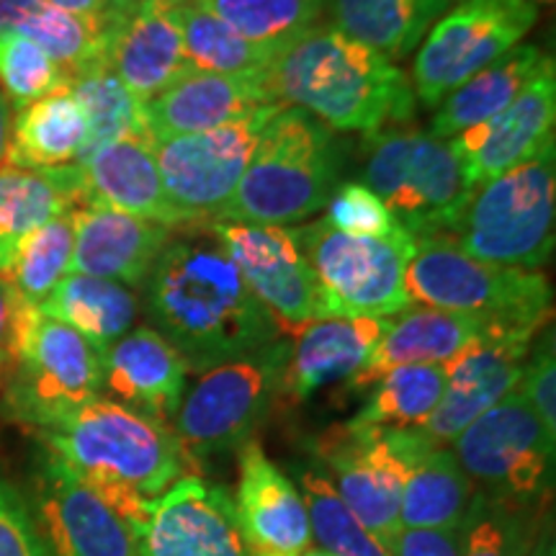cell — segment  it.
I'll return each mask as SVG.
<instances>
[{"label":"cell","mask_w":556,"mask_h":556,"mask_svg":"<svg viewBox=\"0 0 556 556\" xmlns=\"http://www.w3.org/2000/svg\"><path fill=\"white\" fill-rule=\"evenodd\" d=\"M454 0H330L332 26L387 60L417 50Z\"/></svg>","instance_id":"33"},{"label":"cell","mask_w":556,"mask_h":556,"mask_svg":"<svg viewBox=\"0 0 556 556\" xmlns=\"http://www.w3.org/2000/svg\"><path fill=\"white\" fill-rule=\"evenodd\" d=\"M268 103L274 101L258 75H219L191 67L144 103V116L150 139L160 142L217 129Z\"/></svg>","instance_id":"25"},{"label":"cell","mask_w":556,"mask_h":556,"mask_svg":"<svg viewBox=\"0 0 556 556\" xmlns=\"http://www.w3.org/2000/svg\"><path fill=\"white\" fill-rule=\"evenodd\" d=\"M270 101L307 111L332 131L402 127L415 114L413 83L384 54L317 24L276 52L263 73Z\"/></svg>","instance_id":"2"},{"label":"cell","mask_w":556,"mask_h":556,"mask_svg":"<svg viewBox=\"0 0 556 556\" xmlns=\"http://www.w3.org/2000/svg\"><path fill=\"white\" fill-rule=\"evenodd\" d=\"M556 150L477 186L454 242L492 266L541 270L554 253Z\"/></svg>","instance_id":"8"},{"label":"cell","mask_w":556,"mask_h":556,"mask_svg":"<svg viewBox=\"0 0 556 556\" xmlns=\"http://www.w3.org/2000/svg\"><path fill=\"white\" fill-rule=\"evenodd\" d=\"M451 451L475 495L490 503L541 513L552 497L556 438L518 389L479 415Z\"/></svg>","instance_id":"10"},{"label":"cell","mask_w":556,"mask_h":556,"mask_svg":"<svg viewBox=\"0 0 556 556\" xmlns=\"http://www.w3.org/2000/svg\"><path fill=\"white\" fill-rule=\"evenodd\" d=\"M0 90L16 109L67 86V75L50 54L18 34H0Z\"/></svg>","instance_id":"42"},{"label":"cell","mask_w":556,"mask_h":556,"mask_svg":"<svg viewBox=\"0 0 556 556\" xmlns=\"http://www.w3.org/2000/svg\"><path fill=\"white\" fill-rule=\"evenodd\" d=\"M142 289L150 328L176 348L189 371L204 374L281 338L274 315L204 225L170 238Z\"/></svg>","instance_id":"1"},{"label":"cell","mask_w":556,"mask_h":556,"mask_svg":"<svg viewBox=\"0 0 556 556\" xmlns=\"http://www.w3.org/2000/svg\"><path fill=\"white\" fill-rule=\"evenodd\" d=\"M546 60L548 54L541 52L539 47L516 45L475 78L451 90L446 99L438 103L428 131L441 139H454L477 124L495 119L518 99L520 90L536 78Z\"/></svg>","instance_id":"29"},{"label":"cell","mask_w":556,"mask_h":556,"mask_svg":"<svg viewBox=\"0 0 556 556\" xmlns=\"http://www.w3.org/2000/svg\"><path fill=\"white\" fill-rule=\"evenodd\" d=\"M139 302L142 299L135 291L116 281L67 274L39 312L73 328L99 353H106L135 328Z\"/></svg>","instance_id":"32"},{"label":"cell","mask_w":556,"mask_h":556,"mask_svg":"<svg viewBox=\"0 0 556 556\" xmlns=\"http://www.w3.org/2000/svg\"><path fill=\"white\" fill-rule=\"evenodd\" d=\"M248 289L274 315L278 330L296 336L315 319L332 317L330 299L299 245L294 227L208 222Z\"/></svg>","instance_id":"15"},{"label":"cell","mask_w":556,"mask_h":556,"mask_svg":"<svg viewBox=\"0 0 556 556\" xmlns=\"http://www.w3.org/2000/svg\"><path fill=\"white\" fill-rule=\"evenodd\" d=\"M389 319L325 317L296 332L283 368L281 394L291 402L315 397L319 389L351 381L384 336Z\"/></svg>","instance_id":"27"},{"label":"cell","mask_w":556,"mask_h":556,"mask_svg":"<svg viewBox=\"0 0 556 556\" xmlns=\"http://www.w3.org/2000/svg\"><path fill=\"white\" fill-rule=\"evenodd\" d=\"M405 287L413 304L475 315L497 332L536 338L552 319V283L541 270L482 263L446 235L413 240Z\"/></svg>","instance_id":"5"},{"label":"cell","mask_w":556,"mask_h":556,"mask_svg":"<svg viewBox=\"0 0 556 556\" xmlns=\"http://www.w3.org/2000/svg\"><path fill=\"white\" fill-rule=\"evenodd\" d=\"M34 309L37 307L26 304L18 296V291L11 287V281L0 278V392H3L13 368L21 330H24L26 319H29Z\"/></svg>","instance_id":"46"},{"label":"cell","mask_w":556,"mask_h":556,"mask_svg":"<svg viewBox=\"0 0 556 556\" xmlns=\"http://www.w3.org/2000/svg\"><path fill=\"white\" fill-rule=\"evenodd\" d=\"M26 497L52 556H139L129 526L45 451Z\"/></svg>","instance_id":"16"},{"label":"cell","mask_w":556,"mask_h":556,"mask_svg":"<svg viewBox=\"0 0 556 556\" xmlns=\"http://www.w3.org/2000/svg\"><path fill=\"white\" fill-rule=\"evenodd\" d=\"M296 482L307 505L312 544L332 556H389L387 548L348 510L328 475L317 464H304L302 469H296Z\"/></svg>","instance_id":"38"},{"label":"cell","mask_w":556,"mask_h":556,"mask_svg":"<svg viewBox=\"0 0 556 556\" xmlns=\"http://www.w3.org/2000/svg\"><path fill=\"white\" fill-rule=\"evenodd\" d=\"M325 225L353 238L400 240L409 238L392 217L384 201L364 184H340L328 201Z\"/></svg>","instance_id":"43"},{"label":"cell","mask_w":556,"mask_h":556,"mask_svg":"<svg viewBox=\"0 0 556 556\" xmlns=\"http://www.w3.org/2000/svg\"><path fill=\"white\" fill-rule=\"evenodd\" d=\"M186 62L193 70L219 75H258L263 78L276 52L240 37L232 26L206 11L199 0L173 5Z\"/></svg>","instance_id":"35"},{"label":"cell","mask_w":556,"mask_h":556,"mask_svg":"<svg viewBox=\"0 0 556 556\" xmlns=\"http://www.w3.org/2000/svg\"><path fill=\"white\" fill-rule=\"evenodd\" d=\"M289 351L291 343L278 338L250 356L199 374L170 422L189 467L235 454L253 441L281 397Z\"/></svg>","instance_id":"7"},{"label":"cell","mask_w":556,"mask_h":556,"mask_svg":"<svg viewBox=\"0 0 556 556\" xmlns=\"http://www.w3.org/2000/svg\"><path fill=\"white\" fill-rule=\"evenodd\" d=\"M446 389V366H400L374 384L353 426L379 430H422Z\"/></svg>","instance_id":"36"},{"label":"cell","mask_w":556,"mask_h":556,"mask_svg":"<svg viewBox=\"0 0 556 556\" xmlns=\"http://www.w3.org/2000/svg\"><path fill=\"white\" fill-rule=\"evenodd\" d=\"M37 435L41 451L90 486L137 539L152 503L189 469L168 426L106 397Z\"/></svg>","instance_id":"3"},{"label":"cell","mask_w":556,"mask_h":556,"mask_svg":"<svg viewBox=\"0 0 556 556\" xmlns=\"http://www.w3.org/2000/svg\"><path fill=\"white\" fill-rule=\"evenodd\" d=\"M0 556H52L29 497L0 467Z\"/></svg>","instance_id":"44"},{"label":"cell","mask_w":556,"mask_h":556,"mask_svg":"<svg viewBox=\"0 0 556 556\" xmlns=\"http://www.w3.org/2000/svg\"><path fill=\"white\" fill-rule=\"evenodd\" d=\"M278 109V103H268L217 129L152 142L165 197L178 214L180 229L208 225L225 214L263 127Z\"/></svg>","instance_id":"12"},{"label":"cell","mask_w":556,"mask_h":556,"mask_svg":"<svg viewBox=\"0 0 556 556\" xmlns=\"http://www.w3.org/2000/svg\"><path fill=\"white\" fill-rule=\"evenodd\" d=\"M528 556H556V546H554V528H552V518H548L546 526H541L536 541H533L531 552Z\"/></svg>","instance_id":"50"},{"label":"cell","mask_w":556,"mask_h":556,"mask_svg":"<svg viewBox=\"0 0 556 556\" xmlns=\"http://www.w3.org/2000/svg\"><path fill=\"white\" fill-rule=\"evenodd\" d=\"M490 325L462 312L409 307L389 319L384 336L366 366L348 381L351 392L371 389L384 374L400 366H448L451 361L492 336Z\"/></svg>","instance_id":"26"},{"label":"cell","mask_w":556,"mask_h":556,"mask_svg":"<svg viewBox=\"0 0 556 556\" xmlns=\"http://www.w3.org/2000/svg\"><path fill=\"white\" fill-rule=\"evenodd\" d=\"M75 250V222L73 212L47 222L37 232L21 242L16 258H13L11 274L5 281L18 291L31 307H41L58 289V283L70 274Z\"/></svg>","instance_id":"40"},{"label":"cell","mask_w":556,"mask_h":556,"mask_svg":"<svg viewBox=\"0 0 556 556\" xmlns=\"http://www.w3.org/2000/svg\"><path fill=\"white\" fill-rule=\"evenodd\" d=\"M139 556H253L235 497L222 484L186 475L160 495L137 539Z\"/></svg>","instance_id":"17"},{"label":"cell","mask_w":556,"mask_h":556,"mask_svg":"<svg viewBox=\"0 0 556 556\" xmlns=\"http://www.w3.org/2000/svg\"><path fill=\"white\" fill-rule=\"evenodd\" d=\"M47 3L58 5V9L86 21H101V24H106L111 18V0H47Z\"/></svg>","instance_id":"48"},{"label":"cell","mask_w":556,"mask_h":556,"mask_svg":"<svg viewBox=\"0 0 556 556\" xmlns=\"http://www.w3.org/2000/svg\"><path fill=\"white\" fill-rule=\"evenodd\" d=\"M294 232L330 299L332 317L389 319L413 307L405 287L413 238H353L323 219Z\"/></svg>","instance_id":"14"},{"label":"cell","mask_w":556,"mask_h":556,"mask_svg":"<svg viewBox=\"0 0 556 556\" xmlns=\"http://www.w3.org/2000/svg\"><path fill=\"white\" fill-rule=\"evenodd\" d=\"M340 186L332 129L307 111L281 106L263 127L238 191L217 222L289 227L328 206Z\"/></svg>","instance_id":"4"},{"label":"cell","mask_w":556,"mask_h":556,"mask_svg":"<svg viewBox=\"0 0 556 556\" xmlns=\"http://www.w3.org/2000/svg\"><path fill=\"white\" fill-rule=\"evenodd\" d=\"M189 366L150 325L131 328L103 353V389L111 402L170 428L186 394Z\"/></svg>","instance_id":"22"},{"label":"cell","mask_w":556,"mask_h":556,"mask_svg":"<svg viewBox=\"0 0 556 556\" xmlns=\"http://www.w3.org/2000/svg\"><path fill=\"white\" fill-rule=\"evenodd\" d=\"M454 3H462V0H454Z\"/></svg>","instance_id":"55"},{"label":"cell","mask_w":556,"mask_h":556,"mask_svg":"<svg viewBox=\"0 0 556 556\" xmlns=\"http://www.w3.org/2000/svg\"><path fill=\"white\" fill-rule=\"evenodd\" d=\"M101 389L103 353L73 328L34 309L0 392V415L39 433L103 397Z\"/></svg>","instance_id":"9"},{"label":"cell","mask_w":556,"mask_h":556,"mask_svg":"<svg viewBox=\"0 0 556 556\" xmlns=\"http://www.w3.org/2000/svg\"><path fill=\"white\" fill-rule=\"evenodd\" d=\"M539 9L526 0H462L430 26L413 62L415 99L438 106L536 26Z\"/></svg>","instance_id":"13"},{"label":"cell","mask_w":556,"mask_h":556,"mask_svg":"<svg viewBox=\"0 0 556 556\" xmlns=\"http://www.w3.org/2000/svg\"><path fill=\"white\" fill-rule=\"evenodd\" d=\"M389 556H462V526L443 531L402 528Z\"/></svg>","instance_id":"47"},{"label":"cell","mask_w":556,"mask_h":556,"mask_svg":"<svg viewBox=\"0 0 556 556\" xmlns=\"http://www.w3.org/2000/svg\"><path fill=\"white\" fill-rule=\"evenodd\" d=\"M88 124L73 90L62 86L13 116L5 163L24 170H52L78 163Z\"/></svg>","instance_id":"30"},{"label":"cell","mask_w":556,"mask_h":556,"mask_svg":"<svg viewBox=\"0 0 556 556\" xmlns=\"http://www.w3.org/2000/svg\"><path fill=\"white\" fill-rule=\"evenodd\" d=\"M11 131H13V111H11L9 99H5V93L0 90V165H3L5 152H9Z\"/></svg>","instance_id":"49"},{"label":"cell","mask_w":556,"mask_h":556,"mask_svg":"<svg viewBox=\"0 0 556 556\" xmlns=\"http://www.w3.org/2000/svg\"><path fill=\"white\" fill-rule=\"evenodd\" d=\"M109 21L78 18L47 0H0V34L31 39L58 62L67 78L106 62Z\"/></svg>","instance_id":"31"},{"label":"cell","mask_w":556,"mask_h":556,"mask_svg":"<svg viewBox=\"0 0 556 556\" xmlns=\"http://www.w3.org/2000/svg\"><path fill=\"white\" fill-rule=\"evenodd\" d=\"M75 250L70 274L106 278L122 287H144L152 266L173 238L157 222L109 206L73 208Z\"/></svg>","instance_id":"23"},{"label":"cell","mask_w":556,"mask_h":556,"mask_svg":"<svg viewBox=\"0 0 556 556\" xmlns=\"http://www.w3.org/2000/svg\"><path fill=\"white\" fill-rule=\"evenodd\" d=\"M67 88L78 99L88 124V139L80 157L124 137H150L144 103L129 93L106 62L70 75Z\"/></svg>","instance_id":"37"},{"label":"cell","mask_w":556,"mask_h":556,"mask_svg":"<svg viewBox=\"0 0 556 556\" xmlns=\"http://www.w3.org/2000/svg\"><path fill=\"white\" fill-rule=\"evenodd\" d=\"M137 0H111V13H124L135 5Z\"/></svg>","instance_id":"51"},{"label":"cell","mask_w":556,"mask_h":556,"mask_svg":"<svg viewBox=\"0 0 556 556\" xmlns=\"http://www.w3.org/2000/svg\"><path fill=\"white\" fill-rule=\"evenodd\" d=\"M170 3H173V5H178V3H186V0H170Z\"/></svg>","instance_id":"54"},{"label":"cell","mask_w":556,"mask_h":556,"mask_svg":"<svg viewBox=\"0 0 556 556\" xmlns=\"http://www.w3.org/2000/svg\"><path fill=\"white\" fill-rule=\"evenodd\" d=\"M544 513L516 510L475 495L462 523V556H528Z\"/></svg>","instance_id":"41"},{"label":"cell","mask_w":556,"mask_h":556,"mask_svg":"<svg viewBox=\"0 0 556 556\" xmlns=\"http://www.w3.org/2000/svg\"><path fill=\"white\" fill-rule=\"evenodd\" d=\"M518 392L544 422L546 433L556 438V348L552 323L539 332L536 343H531Z\"/></svg>","instance_id":"45"},{"label":"cell","mask_w":556,"mask_h":556,"mask_svg":"<svg viewBox=\"0 0 556 556\" xmlns=\"http://www.w3.org/2000/svg\"><path fill=\"white\" fill-rule=\"evenodd\" d=\"M526 3H533L539 9V5H554V0H526Z\"/></svg>","instance_id":"53"},{"label":"cell","mask_w":556,"mask_h":556,"mask_svg":"<svg viewBox=\"0 0 556 556\" xmlns=\"http://www.w3.org/2000/svg\"><path fill=\"white\" fill-rule=\"evenodd\" d=\"M536 338L520 332H492L446 366V389L433 417L422 428L438 446L454 443L479 415L513 394Z\"/></svg>","instance_id":"19"},{"label":"cell","mask_w":556,"mask_h":556,"mask_svg":"<svg viewBox=\"0 0 556 556\" xmlns=\"http://www.w3.org/2000/svg\"><path fill=\"white\" fill-rule=\"evenodd\" d=\"M170 11V0H137L129 11L111 13L106 65L142 103L191 70Z\"/></svg>","instance_id":"21"},{"label":"cell","mask_w":556,"mask_h":556,"mask_svg":"<svg viewBox=\"0 0 556 556\" xmlns=\"http://www.w3.org/2000/svg\"><path fill=\"white\" fill-rule=\"evenodd\" d=\"M302 556H332V554H328V552H323V548L319 546H309L307 552H304Z\"/></svg>","instance_id":"52"},{"label":"cell","mask_w":556,"mask_h":556,"mask_svg":"<svg viewBox=\"0 0 556 556\" xmlns=\"http://www.w3.org/2000/svg\"><path fill=\"white\" fill-rule=\"evenodd\" d=\"M235 513L253 556H302L315 546L302 492L255 441L240 448Z\"/></svg>","instance_id":"20"},{"label":"cell","mask_w":556,"mask_h":556,"mask_svg":"<svg viewBox=\"0 0 556 556\" xmlns=\"http://www.w3.org/2000/svg\"><path fill=\"white\" fill-rule=\"evenodd\" d=\"M78 206H83L78 165L52 170L0 165V278H9L21 242Z\"/></svg>","instance_id":"28"},{"label":"cell","mask_w":556,"mask_h":556,"mask_svg":"<svg viewBox=\"0 0 556 556\" xmlns=\"http://www.w3.org/2000/svg\"><path fill=\"white\" fill-rule=\"evenodd\" d=\"M471 500H475V484L469 482L454 451L433 443L409 467L402 490L400 523L402 528H426V531L458 528L467 518Z\"/></svg>","instance_id":"34"},{"label":"cell","mask_w":556,"mask_h":556,"mask_svg":"<svg viewBox=\"0 0 556 556\" xmlns=\"http://www.w3.org/2000/svg\"><path fill=\"white\" fill-rule=\"evenodd\" d=\"M253 45L278 52L319 24L330 0H199Z\"/></svg>","instance_id":"39"},{"label":"cell","mask_w":556,"mask_h":556,"mask_svg":"<svg viewBox=\"0 0 556 556\" xmlns=\"http://www.w3.org/2000/svg\"><path fill=\"white\" fill-rule=\"evenodd\" d=\"M364 186L413 240L451 238L477 191L451 139L407 124L366 135Z\"/></svg>","instance_id":"6"},{"label":"cell","mask_w":556,"mask_h":556,"mask_svg":"<svg viewBox=\"0 0 556 556\" xmlns=\"http://www.w3.org/2000/svg\"><path fill=\"white\" fill-rule=\"evenodd\" d=\"M556 70L554 58L520 90L495 119L477 124L451 139L471 189L518 168L554 144Z\"/></svg>","instance_id":"18"},{"label":"cell","mask_w":556,"mask_h":556,"mask_svg":"<svg viewBox=\"0 0 556 556\" xmlns=\"http://www.w3.org/2000/svg\"><path fill=\"white\" fill-rule=\"evenodd\" d=\"M83 206H109L157 225L180 227L165 197L155 144L150 137H124L78 160Z\"/></svg>","instance_id":"24"},{"label":"cell","mask_w":556,"mask_h":556,"mask_svg":"<svg viewBox=\"0 0 556 556\" xmlns=\"http://www.w3.org/2000/svg\"><path fill=\"white\" fill-rule=\"evenodd\" d=\"M433 441L426 430H379L343 422L315 443L317 467L328 475L340 500L381 546L400 536V505L409 467Z\"/></svg>","instance_id":"11"}]
</instances>
